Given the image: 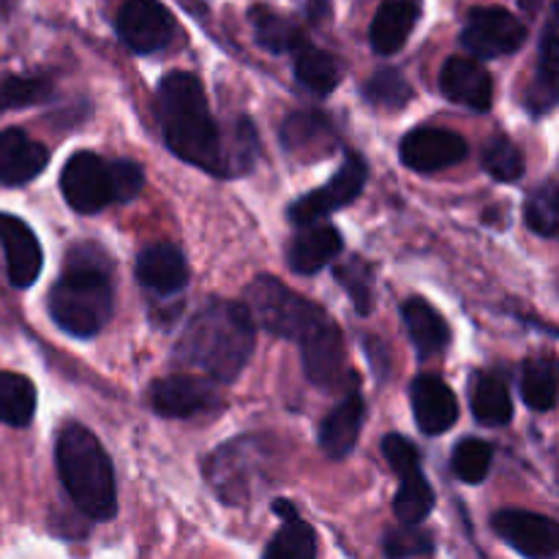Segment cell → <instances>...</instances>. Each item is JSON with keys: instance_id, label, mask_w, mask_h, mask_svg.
<instances>
[{"instance_id": "obj_13", "label": "cell", "mask_w": 559, "mask_h": 559, "mask_svg": "<svg viewBox=\"0 0 559 559\" xmlns=\"http://www.w3.org/2000/svg\"><path fill=\"white\" fill-rule=\"evenodd\" d=\"M402 162L415 173H437L464 162L469 153L464 136L456 131L437 129V126H418L402 140Z\"/></svg>"}, {"instance_id": "obj_5", "label": "cell", "mask_w": 559, "mask_h": 559, "mask_svg": "<svg viewBox=\"0 0 559 559\" xmlns=\"http://www.w3.org/2000/svg\"><path fill=\"white\" fill-rule=\"evenodd\" d=\"M142 186H145V173L140 169V164L129 162V158L107 162L93 151L74 153L60 175L66 202L85 216L104 211L112 202L134 200Z\"/></svg>"}, {"instance_id": "obj_33", "label": "cell", "mask_w": 559, "mask_h": 559, "mask_svg": "<svg viewBox=\"0 0 559 559\" xmlns=\"http://www.w3.org/2000/svg\"><path fill=\"white\" fill-rule=\"evenodd\" d=\"M484 167L500 183H513V180H519L524 175L527 162H524V153L516 142L508 140L506 134H497L486 142Z\"/></svg>"}, {"instance_id": "obj_35", "label": "cell", "mask_w": 559, "mask_h": 559, "mask_svg": "<svg viewBox=\"0 0 559 559\" xmlns=\"http://www.w3.org/2000/svg\"><path fill=\"white\" fill-rule=\"evenodd\" d=\"M364 96L366 102H371L374 107L402 109L404 104L413 98V87H409V82L404 80L402 71L380 69L374 71V76L364 85Z\"/></svg>"}, {"instance_id": "obj_30", "label": "cell", "mask_w": 559, "mask_h": 559, "mask_svg": "<svg viewBox=\"0 0 559 559\" xmlns=\"http://www.w3.org/2000/svg\"><path fill=\"white\" fill-rule=\"evenodd\" d=\"M522 399L535 413H549L557 404V369L549 358L527 360L522 371Z\"/></svg>"}, {"instance_id": "obj_40", "label": "cell", "mask_w": 559, "mask_h": 559, "mask_svg": "<svg viewBox=\"0 0 559 559\" xmlns=\"http://www.w3.org/2000/svg\"><path fill=\"white\" fill-rule=\"evenodd\" d=\"M306 14H309L311 22H325L331 16V0H309Z\"/></svg>"}, {"instance_id": "obj_10", "label": "cell", "mask_w": 559, "mask_h": 559, "mask_svg": "<svg viewBox=\"0 0 559 559\" xmlns=\"http://www.w3.org/2000/svg\"><path fill=\"white\" fill-rule=\"evenodd\" d=\"M118 33L136 55H153L169 47L175 20L158 0H126L118 14Z\"/></svg>"}, {"instance_id": "obj_39", "label": "cell", "mask_w": 559, "mask_h": 559, "mask_svg": "<svg viewBox=\"0 0 559 559\" xmlns=\"http://www.w3.org/2000/svg\"><path fill=\"white\" fill-rule=\"evenodd\" d=\"M382 456H385V462L391 464V469L396 475L404 473V469H409V467H418L420 464L418 448H415L413 442L402 435H388L385 440H382Z\"/></svg>"}, {"instance_id": "obj_11", "label": "cell", "mask_w": 559, "mask_h": 559, "mask_svg": "<svg viewBox=\"0 0 559 559\" xmlns=\"http://www.w3.org/2000/svg\"><path fill=\"white\" fill-rule=\"evenodd\" d=\"M491 527L511 549L527 559H551L559 549L557 522L540 513L500 511L491 516Z\"/></svg>"}, {"instance_id": "obj_38", "label": "cell", "mask_w": 559, "mask_h": 559, "mask_svg": "<svg viewBox=\"0 0 559 559\" xmlns=\"http://www.w3.org/2000/svg\"><path fill=\"white\" fill-rule=\"evenodd\" d=\"M336 278L347 289L349 298L355 300V309L360 314H369L371 304H374V295H371V267L360 257H353V260L336 267Z\"/></svg>"}, {"instance_id": "obj_42", "label": "cell", "mask_w": 559, "mask_h": 559, "mask_svg": "<svg viewBox=\"0 0 559 559\" xmlns=\"http://www.w3.org/2000/svg\"><path fill=\"white\" fill-rule=\"evenodd\" d=\"M519 5H522V9L527 11V14H535V11H538L540 5H544V0H519Z\"/></svg>"}, {"instance_id": "obj_2", "label": "cell", "mask_w": 559, "mask_h": 559, "mask_svg": "<svg viewBox=\"0 0 559 559\" xmlns=\"http://www.w3.org/2000/svg\"><path fill=\"white\" fill-rule=\"evenodd\" d=\"M257 331L243 304L207 300L189 320L175 360L197 366L216 382H235L254 355Z\"/></svg>"}, {"instance_id": "obj_23", "label": "cell", "mask_w": 559, "mask_h": 559, "mask_svg": "<svg viewBox=\"0 0 559 559\" xmlns=\"http://www.w3.org/2000/svg\"><path fill=\"white\" fill-rule=\"evenodd\" d=\"M402 320L407 328V336L413 347L418 349L420 358L442 353L451 342V328L442 320L440 311L424 298H409L402 304Z\"/></svg>"}, {"instance_id": "obj_32", "label": "cell", "mask_w": 559, "mask_h": 559, "mask_svg": "<svg viewBox=\"0 0 559 559\" xmlns=\"http://www.w3.org/2000/svg\"><path fill=\"white\" fill-rule=\"evenodd\" d=\"M52 80L44 74H11L0 80V109H25L52 98Z\"/></svg>"}, {"instance_id": "obj_6", "label": "cell", "mask_w": 559, "mask_h": 559, "mask_svg": "<svg viewBox=\"0 0 559 559\" xmlns=\"http://www.w3.org/2000/svg\"><path fill=\"white\" fill-rule=\"evenodd\" d=\"M246 311L251 322L262 325L267 333L278 338L298 342L300 347L309 344L325 325H331V317L322 306L311 304L304 295L293 293L273 276H257L246 287Z\"/></svg>"}, {"instance_id": "obj_9", "label": "cell", "mask_w": 559, "mask_h": 559, "mask_svg": "<svg viewBox=\"0 0 559 559\" xmlns=\"http://www.w3.org/2000/svg\"><path fill=\"white\" fill-rule=\"evenodd\" d=\"M366 180H369V167H366V162L358 156V153L349 151L347 158H344V164L338 167V173L333 175L325 186L309 191L304 200L289 205V222L298 224V227L320 224V218L331 216L333 211H338V207L358 200Z\"/></svg>"}, {"instance_id": "obj_36", "label": "cell", "mask_w": 559, "mask_h": 559, "mask_svg": "<svg viewBox=\"0 0 559 559\" xmlns=\"http://www.w3.org/2000/svg\"><path fill=\"white\" fill-rule=\"evenodd\" d=\"M491 462H495V451L489 442L484 440H462L453 451V473L464 484H484L489 475Z\"/></svg>"}, {"instance_id": "obj_34", "label": "cell", "mask_w": 559, "mask_h": 559, "mask_svg": "<svg viewBox=\"0 0 559 559\" xmlns=\"http://www.w3.org/2000/svg\"><path fill=\"white\" fill-rule=\"evenodd\" d=\"M524 218H527V227L540 238H555L559 233V189L555 180H546L527 197Z\"/></svg>"}, {"instance_id": "obj_27", "label": "cell", "mask_w": 559, "mask_h": 559, "mask_svg": "<svg viewBox=\"0 0 559 559\" xmlns=\"http://www.w3.org/2000/svg\"><path fill=\"white\" fill-rule=\"evenodd\" d=\"M331 140V126L317 112H295L282 126V142L289 153H304L314 147V156L317 153L328 156Z\"/></svg>"}, {"instance_id": "obj_4", "label": "cell", "mask_w": 559, "mask_h": 559, "mask_svg": "<svg viewBox=\"0 0 559 559\" xmlns=\"http://www.w3.org/2000/svg\"><path fill=\"white\" fill-rule=\"evenodd\" d=\"M55 464L63 489L85 516L107 522L118 513L112 462L91 429L80 424L66 426L55 445Z\"/></svg>"}, {"instance_id": "obj_15", "label": "cell", "mask_w": 559, "mask_h": 559, "mask_svg": "<svg viewBox=\"0 0 559 559\" xmlns=\"http://www.w3.org/2000/svg\"><path fill=\"white\" fill-rule=\"evenodd\" d=\"M0 246L5 251V271L14 287L25 289L38 278L44 265V251L33 229L22 218L0 213Z\"/></svg>"}, {"instance_id": "obj_17", "label": "cell", "mask_w": 559, "mask_h": 559, "mask_svg": "<svg viewBox=\"0 0 559 559\" xmlns=\"http://www.w3.org/2000/svg\"><path fill=\"white\" fill-rule=\"evenodd\" d=\"M413 409L420 431L429 437H440L459 420V402L451 388L435 374H420L413 382Z\"/></svg>"}, {"instance_id": "obj_8", "label": "cell", "mask_w": 559, "mask_h": 559, "mask_svg": "<svg viewBox=\"0 0 559 559\" xmlns=\"http://www.w3.org/2000/svg\"><path fill=\"white\" fill-rule=\"evenodd\" d=\"M527 41V27L516 14L502 5H478L467 14L462 31V47L473 58H502L522 49Z\"/></svg>"}, {"instance_id": "obj_24", "label": "cell", "mask_w": 559, "mask_h": 559, "mask_svg": "<svg viewBox=\"0 0 559 559\" xmlns=\"http://www.w3.org/2000/svg\"><path fill=\"white\" fill-rule=\"evenodd\" d=\"M469 404H473L475 420L484 426H506L513 418L511 391L495 371H478L469 380Z\"/></svg>"}, {"instance_id": "obj_37", "label": "cell", "mask_w": 559, "mask_h": 559, "mask_svg": "<svg viewBox=\"0 0 559 559\" xmlns=\"http://www.w3.org/2000/svg\"><path fill=\"white\" fill-rule=\"evenodd\" d=\"M382 549H385L388 559H409V557H424L431 555L435 549V540L426 530H420L418 524H402V527L388 530L385 538H382Z\"/></svg>"}, {"instance_id": "obj_41", "label": "cell", "mask_w": 559, "mask_h": 559, "mask_svg": "<svg viewBox=\"0 0 559 559\" xmlns=\"http://www.w3.org/2000/svg\"><path fill=\"white\" fill-rule=\"evenodd\" d=\"M273 513H278V516H282L284 522H287V519H293V516H298V511H295V508L289 506L287 500H276V502H273Z\"/></svg>"}, {"instance_id": "obj_19", "label": "cell", "mask_w": 559, "mask_h": 559, "mask_svg": "<svg viewBox=\"0 0 559 559\" xmlns=\"http://www.w3.org/2000/svg\"><path fill=\"white\" fill-rule=\"evenodd\" d=\"M49 164V151L22 129L0 131V183L22 186L38 178Z\"/></svg>"}, {"instance_id": "obj_18", "label": "cell", "mask_w": 559, "mask_h": 559, "mask_svg": "<svg viewBox=\"0 0 559 559\" xmlns=\"http://www.w3.org/2000/svg\"><path fill=\"white\" fill-rule=\"evenodd\" d=\"M559 5L555 3L546 20L544 36H540V55H538V71H535L533 85L527 87L524 104L533 115H546L555 109L559 96Z\"/></svg>"}, {"instance_id": "obj_1", "label": "cell", "mask_w": 559, "mask_h": 559, "mask_svg": "<svg viewBox=\"0 0 559 559\" xmlns=\"http://www.w3.org/2000/svg\"><path fill=\"white\" fill-rule=\"evenodd\" d=\"M156 115L164 142L186 164L202 173L233 175L222 131L211 115L205 87L189 71H173L158 82Z\"/></svg>"}, {"instance_id": "obj_21", "label": "cell", "mask_w": 559, "mask_h": 559, "mask_svg": "<svg viewBox=\"0 0 559 559\" xmlns=\"http://www.w3.org/2000/svg\"><path fill=\"white\" fill-rule=\"evenodd\" d=\"M366 418V402L358 391H349L342 399V404L328 413V418L320 424V448L325 451L328 459L338 462L353 453L355 442H358L360 426Z\"/></svg>"}, {"instance_id": "obj_43", "label": "cell", "mask_w": 559, "mask_h": 559, "mask_svg": "<svg viewBox=\"0 0 559 559\" xmlns=\"http://www.w3.org/2000/svg\"><path fill=\"white\" fill-rule=\"evenodd\" d=\"M14 5V0H0V11H9Z\"/></svg>"}, {"instance_id": "obj_25", "label": "cell", "mask_w": 559, "mask_h": 559, "mask_svg": "<svg viewBox=\"0 0 559 559\" xmlns=\"http://www.w3.org/2000/svg\"><path fill=\"white\" fill-rule=\"evenodd\" d=\"M251 27H254V36L260 41V47H265L267 52H298L306 47V36L293 20H287L278 11L267 9V5H254L249 11Z\"/></svg>"}, {"instance_id": "obj_3", "label": "cell", "mask_w": 559, "mask_h": 559, "mask_svg": "<svg viewBox=\"0 0 559 559\" xmlns=\"http://www.w3.org/2000/svg\"><path fill=\"white\" fill-rule=\"evenodd\" d=\"M107 260L93 246H82L69 254L66 273L49 289V317L60 331L76 338L102 333L112 317V284Z\"/></svg>"}, {"instance_id": "obj_31", "label": "cell", "mask_w": 559, "mask_h": 559, "mask_svg": "<svg viewBox=\"0 0 559 559\" xmlns=\"http://www.w3.org/2000/svg\"><path fill=\"white\" fill-rule=\"evenodd\" d=\"M262 559H317V535L300 516L284 522L265 546Z\"/></svg>"}, {"instance_id": "obj_7", "label": "cell", "mask_w": 559, "mask_h": 559, "mask_svg": "<svg viewBox=\"0 0 559 559\" xmlns=\"http://www.w3.org/2000/svg\"><path fill=\"white\" fill-rule=\"evenodd\" d=\"M271 448L262 437H240L227 442L207 459V484L224 502H243L267 475Z\"/></svg>"}, {"instance_id": "obj_20", "label": "cell", "mask_w": 559, "mask_h": 559, "mask_svg": "<svg viewBox=\"0 0 559 559\" xmlns=\"http://www.w3.org/2000/svg\"><path fill=\"white\" fill-rule=\"evenodd\" d=\"M344 249L342 233L331 224H309V227L298 229L295 238L289 240L287 260L289 267L300 276H311L320 273L331 260H336Z\"/></svg>"}, {"instance_id": "obj_22", "label": "cell", "mask_w": 559, "mask_h": 559, "mask_svg": "<svg viewBox=\"0 0 559 559\" xmlns=\"http://www.w3.org/2000/svg\"><path fill=\"white\" fill-rule=\"evenodd\" d=\"M420 20V0H382L371 22V47L377 55H393L407 44Z\"/></svg>"}, {"instance_id": "obj_16", "label": "cell", "mask_w": 559, "mask_h": 559, "mask_svg": "<svg viewBox=\"0 0 559 559\" xmlns=\"http://www.w3.org/2000/svg\"><path fill=\"white\" fill-rule=\"evenodd\" d=\"M440 91L445 98L475 109V112H489L495 104V82L475 58L445 60L440 71Z\"/></svg>"}, {"instance_id": "obj_14", "label": "cell", "mask_w": 559, "mask_h": 559, "mask_svg": "<svg viewBox=\"0 0 559 559\" xmlns=\"http://www.w3.org/2000/svg\"><path fill=\"white\" fill-rule=\"evenodd\" d=\"M136 282L153 298L164 300L189 287V265L178 246L153 243L136 257Z\"/></svg>"}, {"instance_id": "obj_26", "label": "cell", "mask_w": 559, "mask_h": 559, "mask_svg": "<svg viewBox=\"0 0 559 559\" xmlns=\"http://www.w3.org/2000/svg\"><path fill=\"white\" fill-rule=\"evenodd\" d=\"M295 80L306 91L317 93V96H328V93L336 91L338 80H342V63L331 52H325V49L306 44L304 49L295 52Z\"/></svg>"}, {"instance_id": "obj_12", "label": "cell", "mask_w": 559, "mask_h": 559, "mask_svg": "<svg viewBox=\"0 0 559 559\" xmlns=\"http://www.w3.org/2000/svg\"><path fill=\"white\" fill-rule=\"evenodd\" d=\"M147 399H151V407L164 418H191L222 404L218 388L211 380L191 374L162 377L151 385Z\"/></svg>"}, {"instance_id": "obj_29", "label": "cell", "mask_w": 559, "mask_h": 559, "mask_svg": "<svg viewBox=\"0 0 559 559\" xmlns=\"http://www.w3.org/2000/svg\"><path fill=\"white\" fill-rule=\"evenodd\" d=\"M36 415V388L27 377L0 371V424L27 426Z\"/></svg>"}, {"instance_id": "obj_28", "label": "cell", "mask_w": 559, "mask_h": 559, "mask_svg": "<svg viewBox=\"0 0 559 559\" xmlns=\"http://www.w3.org/2000/svg\"><path fill=\"white\" fill-rule=\"evenodd\" d=\"M399 478L402 484H399L396 500H393V511L402 524H420L435 511V489L420 473V464L399 473Z\"/></svg>"}]
</instances>
